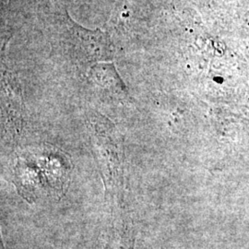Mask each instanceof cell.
Wrapping results in <instances>:
<instances>
[{
	"label": "cell",
	"instance_id": "obj_2",
	"mask_svg": "<svg viewBox=\"0 0 249 249\" xmlns=\"http://www.w3.org/2000/svg\"><path fill=\"white\" fill-rule=\"evenodd\" d=\"M91 75H93L99 86L105 88L111 93L118 95H124L125 93L124 85L118 78L116 70L109 65H101L100 67L94 68L91 71Z\"/></svg>",
	"mask_w": 249,
	"mask_h": 249
},
{
	"label": "cell",
	"instance_id": "obj_1",
	"mask_svg": "<svg viewBox=\"0 0 249 249\" xmlns=\"http://www.w3.org/2000/svg\"><path fill=\"white\" fill-rule=\"evenodd\" d=\"M94 147L97 151L103 177L111 189H116L122 184L123 151L112 125L107 122L96 120L93 124Z\"/></svg>",
	"mask_w": 249,
	"mask_h": 249
}]
</instances>
